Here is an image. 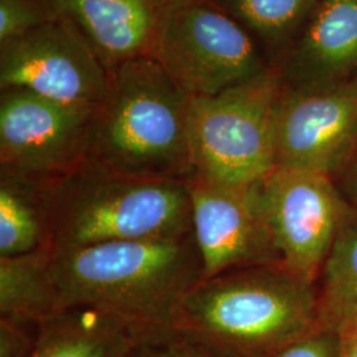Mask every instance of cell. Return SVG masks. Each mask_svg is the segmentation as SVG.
<instances>
[{"mask_svg": "<svg viewBox=\"0 0 357 357\" xmlns=\"http://www.w3.org/2000/svg\"><path fill=\"white\" fill-rule=\"evenodd\" d=\"M63 306L88 305L123 324L137 344L175 336L185 295L204 280L193 230L172 237L52 249Z\"/></svg>", "mask_w": 357, "mask_h": 357, "instance_id": "cell-1", "label": "cell"}, {"mask_svg": "<svg viewBox=\"0 0 357 357\" xmlns=\"http://www.w3.org/2000/svg\"><path fill=\"white\" fill-rule=\"evenodd\" d=\"M319 327L312 283L264 264L199 282L180 306L175 337L213 357H271Z\"/></svg>", "mask_w": 357, "mask_h": 357, "instance_id": "cell-2", "label": "cell"}, {"mask_svg": "<svg viewBox=\"0 0 357 357\" xmlns=\"http://www.w3.org/2000/svg\"><path fill=\"white\" fill-rule=\"evenodd\" d=\"M110 75L85 160L128 176L190 181L191 96L150 54L116 65Z\"/></svg>", "mask_w": 357, "mask_h": 357, "instance_id": "cell-3", "label": "cell"}, {"mask_svg": "<svg viewBox=\"0 0 357 357\" xmlns=\"http://www.w3.org/2000/svg\"><path fill=\"white\" fill-rule=\"evenodd\" d=\"M47 246L163 238L192 230L190 181L135 178L84 160L40 187Z\"/></svg>", "mask_w": 357, "mask_h": 357, "instance_id": "cell-4", "label": "cell"}, {"mask_svg": "<svg viewBox=\"0 0 357 357\" xmlns=\"http://www.w3.org/2000/svg\"><path fill=\"white\" fill-rule=\"evenodd\" d=\"M284 91L280 72L266 73L215 96L192 97L195 176L252 188L275 168L277 112Z\"/></svg>", "mask_w": 357, "mask_h": 357, "instance_id": "cell-5", "label": "cell"}, {"mask_svg": "<svg viewBox=\"0 0 357 357\" xmlns=\"http://www.w3.org/2000/svg\"><path fill=\"white\" fill-rule=\"evenodd\" d=\"M151 56L191 97L215 96L273 68L252 35L206 0L163 8Z\"/></svg>", "mask_w": 357, "mask_h": 357, "instance_id": "cell-6", "label": "cell"}, {"mask_svg": "<svg viewBox=\"0 0 357 357\" xmlns=\"http://www.w3.org/2000/svg\"><path fill=\"white\" fill-rule=\"evenodd\" d=\"M94 109L19 88L0 94V175L36 187L64 176L86 156Z\"/></svg>", "mask_w": 357, "mask_h": 357, "instance_id": "cell-7", "label": "cell"}, {"mask_svg": "<svg viewBox=\"0 0 357 357\" xmlns=\"http://www.w3.org/2000/svg\"><path fill=\"white\" fill-rule=\"evenodd\" d=\"M112 75L63 16L0 44V89L19 88L69 106L97 110Z\"/></svg>", "mask_w": 357, "mask_h": 357, "instance_id": "cell-8", "label": "cell"}, {"mask_svg": "<svg viewBox=\"0 0 357 357\" xmlns=\"http://www.w3.org/2000/svg\"><path fill=\"white\" fill-rule=\"evenodd\" d=\"M257 190L282 265L312 283L336 240L342 217L330 175L275 167Z\"/></svg>", "mask_w": 357, "mask_h": 357, "instance_id": "cell-9", "label": "cell"}, {"mask_svg": "<svg viewBox=\"0 0 357 357\" xmlns=\"http://www.w3.org/2000/svg\"><path fill=\"white\" fill-rule=\"evenodd\" d=\"M257 187L236 188L202 178L190 180L192 230L204 278L231 268L281 264Z\"/></svg>", "mask_w": 357, "mask_h": 357, "instance_id": "cell-10", "label": "cell"}, {"mask_svg": "<svg viewBox=\"0 0 357 357\" xmlns=\"http://www.w3.org/2000/svg\"><path fill=\"white\" fill-rule=\"evenodd\" d=\"M357 137V81L331 89L284 85L277 112L275 167L328 174Z\"/></svg>", "mask_w": 357, "mask_h": 357, "instance_id": "cell-11", "label": "cell"}, {"mask_svg": "<svg viewBox=\"0 0 357 357\" xmlns=\"http://www.w3.org/2000/svg\"><path fill=\"white\" fill-rule=\"evenodd\" d=\"M274 68L290 89L357 81V0H319Z\"/></svg>", "mask_w": 357, "mask_h": 357, "instance_id": "cell-12", "label": "cell"}, {"mask_svg": "<svg viewBox=\"0 0 357 357\" xmlns=\"http://www.w3.org/2000/svg\"><path fill=\"white\" fill-rule=\"evenodd\" d=\"M112 72L130 59L151 56L163 6L156 0H53Z\"/></svg>", "mask_w": 357, "mask_h": 357, "instance_id": "cell-13", "label": "cell"}, {"mask_svg": "<svg viewBox=\"0 0 357 357\" xmlns=\"http://www.w3.org/2000/svg\"><path fill=\"white\" fill-rule=\"evenodd\" d=\"M137 347L128 328L102 310L69 305L38 324L31 357H131Z\"/></svg>", "mask_w": 357, "mask_h": 357, "instance_id": "cell-14", "label": "cell"}, {"mask_svg": "<svg viewBox=\"0 0 357 357\" xmlns=\"http://www.w3.org/2000/svg\"><path fill=\"white\" fill-rule=\"evenodd\" d=\"M63 307L51 248L0 258V318L38 324Z\"/></svg>", "mask_w": 357, "mask_h": 357, "instance_id": "cell-15", "label": "cell"}, {"mask_svg": "<svg viewBox=\"0 0 357 357\" xmlns=\"http://www.w3.org/2000/svg\"><path fill=\"white\" fill-rule=\"evenodd\" d=\"M43 248L48 246L40 187L0 175V258Z\"/></svg>", "mask_w": 357, "mask_h": 357, "instance_id": "cell-16", "label": "cell"}, {"mask_svg": "<svg viewBox=\"0 0 357 357\" xmlns=\"http://www.w3.org/2000/svg\"><path fill=\"white\" fill-rule=\"evenodd\" d=\"M280 57L319 0H206Z\"/></svg>", "mask_w": 357, "mask_h": 357, "instance_id": "cell-17", "label": "cell"}, {"mask_svg": "<svg viewBox=\"0 0 357 357\" xmlns=\"http://www.w3.org/2000/svg\"><path fill=\"white\" fill-rule=\"evenodd\" d=\"M319 302L321 326L333 328L357 315V233H340L326 259V281Z\"/></svg>", "mask_w": 357, "mask_h": 357, "instance_id": "cell-18", "label": "cell"}, {"mask_svg": "<svg viewBox=\"0 0 357 357\" xmlns=\"http://www.w3.org/2000/svg\"><path fill=\"white\" fill-rule=\"evenodd\" d=\"M57 17L53 0H0V44Z\"/></svg>", "mask_w": 357, "mask_h": 357, "instance_id": "cell-19", "label": "cell"}, {"mask_svg": "<svg viewBox=\"0 0 357 357\" xmlns=\"http://www.w3.org/2000/svg\"><path fill=\"white\" fill-rule=\"evenodd\" d=\"M38 324L0 318V357L32 356L38 339Z\"/></svg>", "mask_w": 357, "mask_h": 357, "instance_id": "cell-20", "label": "cell"}, {"mask_svg": "<svg viewBox=\"0 0 357 357\" xmlns=\"http://www.w3.org/2000/svg\"><path fill=\"white\" fill-rule=\"evenodd\" d=\"M336 331L323 326L291 344L286 345L271 357H336Z\"/></svg>", "mask_w": 357, "mask_h": 357, "instance_id": "cell-21", "label": "cell"}, {"mask_svg": "<svg viewBox=\"0 0 357 357\" xmlns=\"http://www.w3.org/2000/svg\"><path fill=\"white\" fill-rule=\"evenodd\" d=\"M131 357H213L183 339L171 337L158 343L138 345Z\"/></svg>", "mask_w": 357, "mask_h": 357, "instance_id": "cell-22", "label": "cell"}, {"mask_svg": "<svg viewBox=\"0 0 357 357\" xmlns=\"http://www.w3.org/2000/svg\"><path fill=\"white\" fill-rule=\"evenodd\" d=\"M336 357H357V315L342 320L336 327Z\"/></svg>", "mask_w": 357, "mask_h": 357, "instance_id": "cell-23", "label": "cell"}, {"mask_svg": "<svg viewBox=\"0 0 357 357\" xmlns=\"http://www.w3.org/2000/svg\"><path fill=\"white\" fill-rule=\"evenodd\" d=\"M158 3H160L163 7H166V6H169V4H174V3H176V1H180V0H156Z\"/></svg>", "mask_w": 357, "mask_h": 357, "instance_id": "cell-24", "label": "cell"}]
</instances>
